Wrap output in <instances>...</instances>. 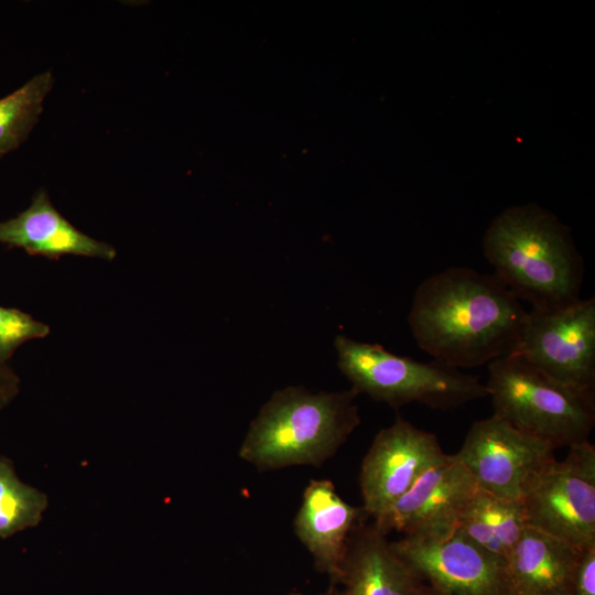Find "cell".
Masks as SVG:
<instances>
[{
  "instance_id": "6da1fadb",
  "label": "cell",
  "mask_w": 595,
  "mask_h": 595,
  "mask_svg": "<svg viewBox=\"0 0 595 595\" xmlns=\"http://www.w3.org/2000/svg\"><path fill=\"white\" fill-rule=\"evenodd\" d=\"M527 315L520 300L494 273L452 267L419 284L408 322L421 350L459 369L512 354Z\"/></svg>"
},
{
  "instance_id": "7a4b0ae2",
  "label": "cell",
  "mask_w": 595,
  "mask_h": 595,
  "mask_svg": "<svg viewBox=\"0 0 595 595\" xmlns=\"http://www.w3.org/2000/svg\"><path fill=\"white\" fill-rule=\"evenodd\" d=\"M494 274L533 310L581 299L584 267L569 229L538 205L513 206L494 218L483 239Z\"/></svg>"
},
{
  "instance_id": "3957f363",
  "label": "cell",
  "mask_w": 595,
  "mask_h": 595,
  "mask_svg": "<svg viewBox=\"0 0 595 595\" xmlns=\"http://www.w3.org/2000/svg\"><path fill=\"white\" fill-rule=\"evenodd\" d=\"M351 388L311 392L291 386L275 391L251 422L239 457L260 472L321 466L360 423Z\"/></svg>"
},
{
  "instance_id": "277c9868",
  "label": "cell",
  "mask_w": 595,
  "mask_h": 595,
  "mask_svg": "<svg viewBox=\"0 0 595 595\" xmlns=\"http://www.w3.org/2000/svg\"><path fill=\"white\" fill-rule=\"evenodd\" d=\"M494 415L555 448L584 441L595 424L594 393L562 383L516 354L488 364Z\"/></svg>"
},
{
  "instance_id": "5b68a950",
  "label": "cell",
  "mask_w": 595,
  "mask_h": 595,
  "mask_svg": "<svg viewBox=\"0 0 595 595\" xmlns=\"http://www.w3.org/2000/svg\"><path fill=\"white\" fill-rule=\"evenodd\" d=\"M334 346L340 371L353 389L392 408L418 402L437 410L457 408L488 397L477 376L436 360L422 363L398 356L381 345L337 335Z\"/></svg>"
},
{
  "instance_id": "8992f818",
  "label": "cell",
  "mask_w": 595,
  "mask_h": 595,
  "mask_svg": "<svg viewBox=\"0 0 595 595\" xmlns=\"http://www.w3.org/2000/svg\"><path fill=\"white\" fill-rule=\"evenodd\" d=\"M520 504L527 526L574 549L595 544V446L584 441L569 446L526 486Z\"/></svg>"
},
{
  "instance_id": "52a82bcc",
  "label": "cell",
  "mask_w": 595,
  "mask_h": 595,
  "mask_svg": "<svg viewBox=\"0 0 595 595\" xmlns=\"http://www.w3.org/2000/svg\"><path fill=\"white\" fill-rule=\"evenodd\" d=\"M512 354L562 383L594 393L595 299L531 309Z\"/></svg>"
},
{
  "instance_id": "ba28073f",
  "label": "cell",
  "mask_w": 595,
  "mask_h": 595,
  "mask_svg": "<svg viewBox=\"0 0 595 595\" xmlns=\"http://www.w3.org/2000/svg\"><path fill=\"white\" fill-rule=\"evenodd\" d=\"M552 444L491 415L475 421L454 456L479 489L519 501L528 483L554 457Z\"/></svg>"
},
{
  "instance_id": "9c48e42d",
  "label": "cell",
  "mask_w": 595,
  "mask_h": 595,
  "mask_svg": "<svg viewBox=\"0 0 595 595\" xmlns=\"http://www.w3.org/2000/svg\"><path fill=\"white\" fill-rule=\"evenodd\" d=\"M390 544L420 582L445 595H508L505 563L457 529Z\"/></svg>"
},
{
  "instance_id": "30bf717a",
  "label": "cell",
  "mask_w": 595,
  "mask_h": 595,
  "mask_svg": "<svg viewBox=\"0 0 595 595\" xmlns=\"http://www.w3.org/2000/svg\"><path fill=\"white\" fill-rule=\"evenodd\" d=\"M447 456L435 434L398 418L378 432L363 459L359 474L363 510L377 518L420 476Z\"/></svg>"
},
{
  "instance_id": "8fae6325",
  "label": "cell",
  "mask_w": 595,
  "mask_h": 595,
  "mask_svg": "<svg viewBox=\"0 0 595 595\" xmlns=\"http://www.w3.org/2000/svg\"><path fill=\"white\" fill-rule=\"evenodd\" d=\"M467 468L454 456L429 468L374 526L383 534L432 536L456 529L459 517L478 491Z\"/></svg>"
},
{
  "instance_id": "7c38bea8",
  "label": "cell",
  "mask_w": 595,
  "mask_h": 595,
  "mask_svg": "<svg viewBox=\"0 0 595 595\" xmlns=\"http://www.w3.org/2000/svg\"><path fill=\"white\" fill-rule=\"evenodd\" d=\"M0 245L50 260L77 256L112 261L117 257L112 245L90 237L61 214L44 188L34 193L24 210L0 221Z\"/></svg>"
},
{
  "instance_id": "4fadbf2b",
  "label": "cell",
  "mask_w": 595,
  "mask_h": 595,
  "mask_svg": "<svg viewBox=\"0 0 595 595\" xmlns=\"http://www.w3.org/2000/svg\"><path fill=\"white\" fill-rule=\"evenodd\" d=\"M364 512L346 502L327 479L311 480L303 493L294 531L313 556L315 567L333 584L339 581L349 538Z\"/></svg>"
},
{
  "instance_id": "5bb4252c",
  "label": "cell",
  "mask_w": 595,
  "mask_h": 595,
  "mask_svg": "<svg viewBox=\"0 0 595 595\" xmlns=\"http://www.w3.org/2000/svg\"><path fill=\"white\" fill-rule=\"evenodd\" d=\"M342 595H418L422 582L374 523L353 531L343 562Z\"/></svg>"
},
{
  "instance_id": "9a60e30c",
  "label": "cell",
  "mask_w": 595,
  "mask_h": 595,
  "mask_svg": "<svg viewBox=\"0 0 595 595\" xmlns=\"http://www.w3.org/2000/svg\"><path fill=\"white\" fill-rule=\"evenodd\" d=\"M581 551L527 526L506 564L508 595H572Z\"/></svg>"
},
{
  "instance_id": "2e32d148",
  "label": "cell",
  "mask_w": 595,
  "mask_h": 595,
  "mask_svg": "<svg viewBox=\"0 0 595 595\" xmlns=\"http://www.w3.org/2000/svg\"><path fill=\"white\" fill-rule=\"evenodd\" d=\"M526 527L520 501L501 499L478 489L462 512L456 529L506 564Z\"/></svg>"
},
{
  "instance_id": "e0dca14e",
  "label": "cell",
  "mask_w": 595,
  "mask_h": 595,
  "mask_svg": "<svg viewBox=\"0 0 595 595\" xmlns=\"http://www.w3.org/2000/svg\"><path fill=\"white\" fill-rule=\"evenodd\" d=\"M54 82L51 71H45L0 98V159L29 138L40 120L44 100Z\"/></svg>"
},
{
  "instance_id": "ac0fdd59",
  "label": "cell",
  "mask_w": 595,
  "mask_h": 595,
  "mask_svg": "<svg viewBox=\"0 0 595 595\" xmlns=\"http://www.w3.org/2000/svg\"><path fill=\"white\" fill-rule=\"evenodd\" d=\"M47 506V495L21 480L12 461L0 455V538L36 527Z\"/></svg>"
},
{
  "instance_id": "d6986e66",
  "label": "cell",
  "mask_w": 595,
  "mask_h": 595,
  "mask_svg": "<svg viewBox=\"0 0 595 595\" xmlns=\"http://www.w3.org/2000/svg\"><path fill=\"white\" fill-rule=\"evenodd\" d=\"M51 327L31 314L0 305V361L9 363L23 344L50 335Z\"/></svg>"
},
{
  "instance_id": "ffe728a7",
  "label": "cell",
  "mask_w": 595,
  "mask_h": 595,
  "mask_svg": "<svg viewBox=\"0 0 595 595\" xmlns=\"http://www.w3.org/2000/svg\"><path fill=\"white\" fill-rule=\"evenodd\" d=\"M572 595H595V544L580 553L573 575Z\"/></svg>"
},
{
  "instance_id": "44dd1931",
  "label": "cell",
  "mask_w": 595,
  "mask_h": 595,
  "mask_svg": "<svg viewBox=\"0 0 595 595\" xmlns=\"http://www.w3.org/2000/svg\"><path fill=\"white\" fill-rule=\"evenodd\" d=\"M21 379L9 363L0 361V412L18 397Z\"/></svg>"
},
{
  "instance_id": "7402d4cb",
  "label": "cell",
  "mask_w": 595,
  "mask_h": 595,
  "mask_svg": "<svg viewBox=\"0 0 595 595\" xmlns=\"http://www.w3.org/2000/svg\"><path fill=\"white\" fill-rule=\"evenodd\" d=\"M418 595H445V594L436 591L435 588L424 583H421Z\"/></svg>"
},
{
  "instance_id": "603a6c76",
  "label": "cell",
  "mask_w": 595,
  "mask_h": 595,
  "mask_svg": "<svg viewBox=\"0 0 595 595\" xmlns=\"http://www.w3.org/2000/svg\"><path fill=\"white\" fill-rule=\"evenodd\" d=\"M294 595H300V594H294ZM318 595H342V594H340V591H337L335 588H331L326 593L318 594Z\"/></svg>"
},
{
  "instance_id": "cb8c5ba5",
  "label": "cell",
  "mask_w": 595,
  "mask_h": 595,
  "mask_svg": "<svg viewBox=\"0 0 595 595\" xmlns=\"http://www.w3.org/2000/svg\"><path fill=\"white\" fill-rule=\"evenodd\" d=\"M553 595H571V594L563 593V594H553Z\"/></svg>"
}]
</instances>
